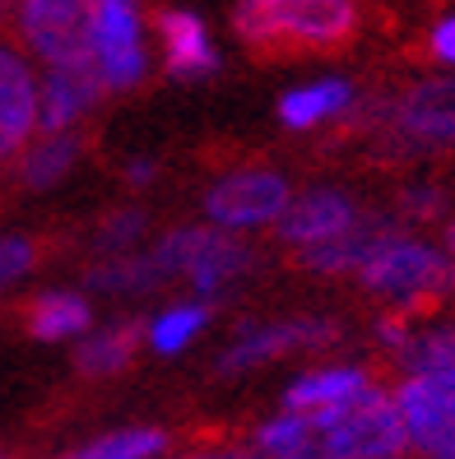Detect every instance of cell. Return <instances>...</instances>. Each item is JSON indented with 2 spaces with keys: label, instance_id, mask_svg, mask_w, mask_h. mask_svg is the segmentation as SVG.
Returning <instances> with one entry per match:
<instances>
[{
  "label": "cell",
  "instance_id": "cell-1",
  "mask_svg": "<svg viewBox=\"0 0 455 459\" xmlns=\"http://www.w3.org/2000/svg\"><path fill=\"white\" fill-rule=\"evenodd\" d=\"M251 446L265 459H381L405 450V431L386 385L335 409H275L251 427Z\"/></svg>",
  "mask_w": 455,
  "mask_h": 459
},
{
  "label": "cell",
  "instance_id": "cell-2",
  "mask_svg": "<svg viewBox=\"0 0 455 459\" xmlns=\"http://www.w3.org/2000/svg\"><path fill=\"white\" fill-rule=\"evenodd\" d=\"M354 0H242L232 10V29L256 61L320 56L358 38Z\"/></svg>",
  "mask_w": 455,
  "mask_h": 459
},
{
  "label": "cell",
  "instance_id": "cell-22",
  "mask_svg": "<svg viewBox=\"0 0 455 459\" xmlns=\"http://www.w3.org/2000/svg\"><path fill=\"white\" fill-rule=\"evenodd\" d=\"M209 302H177L168 311H158L153 320H144V348L158 358H177L186 353L209 325Z\"/></svg>",
  "mask_w": 455,
  "mask_h": 459
},
{
  "label": "cell",
  "instance_id": "cell-7",
  "mask_svg": "<svg viewBox=\"0 0 455 459\" xmlns=\"http://www.w3.org/2000/svg\"><path fill=\"white\" fill-rule=\"evenodd\" d=\"M339 339V325L326 316H293V320H260V325H242L232 334V343L219 353L214 371L219 376H247L260 371L279 358L293 353H316V348H330Z\"/></svg>",
  "mask_w": 455,
  "mask_h": 459
},
{
  "label": "cell",
  "instance_id": "cell-13",
  "mask_svg": "<svg viewBox=\"0 0 455 459\" xmlns=\"http://www.w3.org/2000/svg\"><path fill=\"white\" fill-rule=\"evenodd\" d=\"M377 390H386L381 376L363 362H316L284 385L279 409H335V403H354Z\"/></svg>",
  "mask_w": 455,
  "mask_h": 459
},
{
  "label": "cell",
  "instance_id": "cell-10",
  "mask_svg": "<svg viewBox=\"0 0 455 459\" xmlns=\"http://www.w3.org/2000/svg\"><path fill=\"white\" fill-rule=\"evenodd\" d=\"M93 61L102 89H130L144 74L140 14L136 0H98L93 5Z\"/></svg>",
  "mask_w": 455,
  "mask_h": 459
},
{
  "label": "cell",
  "instance_id": "cell-21",
  "mask_svg": "<svg viewBox=\"0 0 455 459\" xmlns=\"http://www.w3.org/2000/svg\"><path fill=\"white\" fill-rule=\"evenodd\" d=\"M349 107H354L349 79H320V84H307L298 93H288L279 102V117L293 130H311V126H326L335 117H349Z\"/></svg>",
  "mask_w": 455,
  "mask_h": 459
},
{
  "label": "cell",
  "instance_id": "cell-18",
  "mask_svg": "<svg viewBox=\"0 0 455 459\" xmlns=\"http://www.w3.org/2000/svg\"><path fill=\"white\" fill-rule=\"evenodd\" d=\"M140 348H144V320H121V325H107L98 334H79L74 339V367L89 381H107V376H121L136 362Z\"/></svg>",
  "mask_w": 455,
  "mask_h": 459
},
{
  "label": "cell",
  "instance_id": "cell-4",
  "mask_svg": "<svg viewBox=\"0 0 455 459\" xmlns=\"http://www.w3.org/2000/svg\"><path fill=\"white\" fill-rule=\"evenodd\" d=\"M251 264H256V251L247 241L228 237V228H181V232H168L149 251V269L158 288L186 279L196 292H219L237 274H247Z\"/></svg>",
  "mask_w": 455,
  "mask_h": 459
},
{
  "label": "cell",
  "instance_id": "cell-24",
  "mask_svg": "<svg viewBox=\"0 0 455 459\" xmlns=\"http://www.w3.org/2000/svg\"><path fill=\"white\" fill-rule=\"evenodd\" d=\"M153 459H265L251 437H228V431H205V437L168 441Z\"/></svg>",
  "mask_w": 455,
  "mask_h": 459
},
{
  "label": "cell",
  "instance_id": "cell-26",
  "mask_svg": "<svg viewBox=\"0 0 455 459\" xmlns=\"http://www.w3.org/2000/svg\"><path fill=\"white\" fill-rule=\"evenodd\" d=\"M140 232H144V213L121 209V213H112V219H102V228H98V247H102V251H121L126 241H136Z\"/></svg>",
  "mask_w": 455,
  "mask_h": 459
},
{
  "label": "cell",
  "instance_id": "cell-6",
  "mask_svg": "<svg viewBox=\"0 0 455 459\" xmlns=\"http://www.w3.org/2000/svg\"><path fill=\"white\" fill-rule=\"evenodd\" d=\"M390 399L414 459H455V367L399 376Z\"/></svg>",
  "mask_w": 455,
  "mask_h": 459
},
{
  "label": "cell",
  "instance_id": "cell-8",
  "mask_svg": "<svg viewBox=\"0 0 455 459\" xmlns=\"http://www.w3.org/2000/svg\"><path fill=\"white\" fill-rule=\"evenodd\" d=\"M93 5L98 0H19V38L38 51L42 65H98Z\"/></svg>",
  "mask_w": 455,
  "mask_h": 459
},
{
  "label": "cell",
  "instance_id": "cell-31",
  "mask_svg": "<svg viewBox=\"0 0 455 459\" xmlns=\"http://www.w3.org/2000/svg\"><path fill=\"white\" fill-rule=\"evenodd\" d=\"M446 255H451V260H455V219H451V223H446Z\"/></svg>",
  "mask_w": 455,
  "mask_h": 459
},
{
  "label": "cell",
  "instance_id": "cell-9",
  "mask_svg": "<svg viewBox=\"0 0 455 459\" xmlns=\"http://www.w3.org/2000/svg\"><path fill=\"white\" fill-rule=\"evenodd\" d=\"M288 209V181L270 168H237L223 172L219 181L209 186L205 195V213L219 228L237 232V228H265L284 219Z\"/></svg>",
  "mask_w": 455,
  "mask_h": 459
},
{
  "label": "cell",
  "instance_id": "cell-14",
  "mask_svg": "<svg viewBox=\"0 0 455 459\" xmlns=\"http://www.w3.org/2000/svg\"><path fill=\"white\" fill-rule=\"evenodd\" d=\"M102 98V79L98 65H47V79L38 89V134H57L70 130L89 107Z\"/></svg>",
  "mask_w": 455,
  "mask_h": 459
},
{
  "label": "cell",
  "instance_id": "cell-5",
  "mask_svg": "<svg viewBox=\"0 0 455 459\" xmlns=\"http://www.w3.org/2000/svg\"><path fill=\"white\" fill-rule=\"evenodd\" d=\"M367 126L386 134V144L399 149H455V74L418 79L399 89L395 98H381L367 107Z\"/></svg>",
  "mask_w": 455,
  "mask_h": 459
},
{
  "label": "cell",
  "instance_id": "cell-15",
  "mask_svg": "<svg viewBox=\"0 0 455 459\" xmlns=\"http://www.w3.org/2000/svg\"><path fill=\"white\" fill-rule=\"evenodd\" d=\"M409 325L405 339L390 353V362L399 367V376L414 371H437V367H455V311H405Z\"/></svg>",
  "mask_w": 455,
  "mask_h": 459
},
{
  "label": "cell",
  "instance_id": "cell-33",
  "mask_svg": "<svg viewBox=\"0 0 455 459\" xmlns=\"http://www.w3.org/2000/svg\"><path fill=\"white\" fill-rule=\"evenodd\" d=\"M0 459H19V455H14V450H5V446H0Z\"/></svg>",
  "mask_w": 455,
  "mask_h": 459
},
{
  "label": "cell",
  "instance_id": "cell-3",
  "mask_svg": "<svg viewBox=\"0 0 455 459\" xmlns=\"http://www.w3.org/2000/svg\"><path fill=\"white\" fill-rule=\"evenodd\" d=\"M354 279L372 297L390 302V311H433L446 292H455V260L446 255V247L390 228L354 269Z\"/></svg>",
  "mask_w": 455,
  "mask_h": 459
},
{
  "label": "cell",
  "instance_id": "cell-27",
  "mask_svg": "<svg viewBox=\"0 0 455 459\" xmlns=\"http://www.w3.org/2000/svg\"><path fill=\"white\" fill-rule=\"evenodd\" d=\"M399 204H405V213H414V219H437L446 200H442L437 186H409V191L399 195Z\"/></svg>",
  "mask_w": 455,
  "mask_h": 459
},
{
  "label": "cell",
  "instance_id": "cell-23",
  "mask_svg": "<svg viewBox=\"0 0 455 459\" xmlns=\"http://www.w3.org/2000/svg\"><path fill=\"white\" fill-rule=\"evenodd\" d=\"M84 153V140L70 130H57V134H38V144L33 149H23V186H33V191H47L51 181H61L70 168H74V158Z\"/></svg>",
  "mask_w": 455,
  "mask_h": 459
},
{
  "label": "cell",
  "instance_id": "cell-29",
  "mask_svg": "<svg viewBox=\"0 0 455 459\" xmlns=\"http://www.w3.org/2000/svg\"><path fill=\"white\" fill-rule=\"evenodd\" d=\"M19 29V0H0V33Z\"/></svg>",
  "mask_w": 455,
  "mask_h": 459
},
{
  "label": "cell",
  "instance_id": "cell-32",
  "mask_svg": "<svg viewBox=\"0 0 455 459\" xmlns=\"http://www.w3.org/2000/svg\"><path fill=\"white\" fill-rule=\"evenodd\" d=\"M381 459H414L409 450H390V455H381Z\"/></svg>",
  "mask_w": 455,
  "mask_h": 459
},
{
  "label": "cell",
  "instance_id": "cell-28",
  "mask_svg": "<svg viewBox=\"0 0 455 459\" xmlns=\"http://www.w3.org/2000/svg\"><path fill=\"white\" fill-rule=\"evenodd\" d=\"M427 56L442 61V65H455V14L442 19L433 33H427Z\"/></svg>",
  "mask_w": 455,
  "mask_h": 459
},
{
  "label": "cell",
  "instance_id": "cell-25",
  "mask_svg": "<svg viewBox=\"0 0 455 459\" xmlns=\"http://www.w3.org/2000/svg\"><path fill=\"white\" fill-rule=\"evenodd\" d=\"M33 264H42V247L29 237H0V288L23 279Z\"/></svg>",
  "mask_w": 455,
  "mask_h": 459
},
{
  "label": "cell",
  "instance_id": "cell-30",
  "mask_svg": "<svg viewBox=\"0 0 455 459\" xmlns=\"http://www.w3.org/2000/svg\"><path fill=\"white\" fill-rule=\"evenodd\" d=\"M153 177V163H130V181H149Z\"/></svg>",
  "mask_w": 455,
  "mask_h": 459
},
{
  "label": "cell",
  "instance_id": "cell-17",
  "mask_svg": "<svg viewBox=\"0 0 455 459\" xmlns=\"http://www.w3.org/2000/svg\"><path fill=\"white\" fill-rule=\"evenodd\" d=\"M395 223L390 219H377V213H363V219L339 232L335 241H320V247H302L293 251V264L307 269V274H354V269L367 260V251L377 247V241L390 232Z\"/></svg>",
  "mask_w": 455,
  "mask_h": 459
},
{
  "label": "cell",
  "instance_id": "cell-16",
  "mask_svg": "<svg viewBox=\"0 0 455 459\" xmlns=\"http://www.w3.org/2000/svg\"><path fill=\"white\" fill-rule=\"evenodd\" d=\"M153 29L163 38V51H168V70L177 79H205L219 70V51L209 47V33L196 14L186 10H158L153 14Z\"/></svg>",
  "mask_w": 455,
  "mask_h": 459
},
{
  "label": "cell",
  "instance_id": "cell-20",
  "mask_svg": "<svg viewBox=\"0 0 455 459\" xmlns=\"http://www.w3.org/2000/svg\"><path fill=\"white\" fill-rule=\"evenodd\" d=\"M172 437L163 427H149V422H126V427H112V431H98V437L79 441V446H66L47 459H153Z\"/></svg>",
  "mask_w": 455,
  "mask_h": 459
},
{
  "label": "cell",
  "instance_id": "cell-11",
  "mask_svg": "<svg viewBox=\"0 0 455 459\" xmlns=\"http://www.w3.org/2000/svg\"><path fill=\"white\" fill-rule=\"evenodd\" d=\"M38 134V79L10 42H0V168L23 158Z\"/></svg>",
  "mask_w": 455,
  "mask_h": 459
},
{
  "label": "cell",
  "instance_id": "cell-12",
  "mask_svg": "<svg viewBox=\"0 0 455 459\" xmlns=\"http://www.w3.org/2000/svg\"><path fill=\"white\" fill-rule=\"evenodd\" d=\"M358 219H363V204H358L354 195L335 191V186H316V191L288 200L284 223H279V237H284V247L302 251V247L335 241L339 232H349Z\"/></svg>",
  "mask_w": 455,
  "mask_h": 459
},
{
  "label": "cell",
  "instance_id": "cell-19",
  "mask_svg": "<svg viewBox=\"0 0 455 459\" xmlns=\"http://www.w3.org/2000/svg\"><path fill=\"white\" fill-rule=\"evenodd\" d=\"M89 325H93V311L79 292H42L23 307V330L42 343L79 339V334H89Z\"/></svg>",
  "mask_w": 455,
  "mask_h": 459
}]
</instances>
